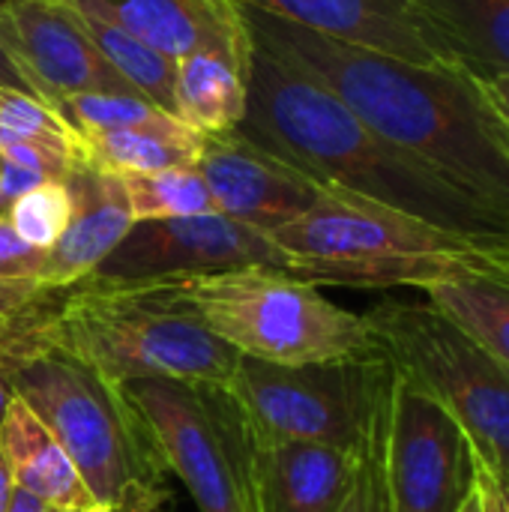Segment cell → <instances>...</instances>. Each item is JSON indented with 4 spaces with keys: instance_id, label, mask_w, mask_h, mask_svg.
<instances>
[{
    "instance_id": "obj_29",
    "label": "cell",
    "mask_w": 509,
    "mask_h": 512,
    "mask_svg": "<svg viewBox=\"0 0 509 512\" xmlns=\"http://www.w3.org/2000/svg\"><path fill=\"white\" fill-rule=\"evenodd\" d=\"M381 450H384V432L378 444L363 456L354 489L348 501L342 504L339 512H390L387 504V486H384V465H381Z\"/></svg>"
},
{
    "instance_id": "obj_32",
    "label": "cell",
    "mask_w": 509,
    "mask_h": 512,
    "mask_svg": "<svg viewBox=\"0 0 509 512\" xmlns=\"http://www.w3.org/2000/svg\"><path fill=\"white\" fill-rule=\"evenodd\" d=\"M477 492L483 498L486 512H509V480L489 471L480 459H477Z\"/></svg>"
},
{
    "instance_id": "obj_39",
    "label": "cell",
    "mask_w": 509,
    "mask_h": 512,
    "mask_svg": "<svg viewBox=\"0 0 509 512\" xmlns=\"http://www.w3.org/2000/svg\"><path fill=\"white\" fill-rule=\"evenodd\" d=\"M456 512H486L483 510V498H480V492H477V477H474V489H471V495L462 501V507Z\"/></svg>"
},
{
    "instance_id": "obj_11",
    "label": "cell",
    "mask_w": 509,
    "mask_h": 512,
    "mask_svg": "<svg viewBox=\"0 0 509 512\" xmlns=\"http://www.w3.org/2000/svg\"><path fill=\"white\" fill-rule=\"evenodd\" d=\"M243 267L291 270L270 234L222 213L135 222L117 249L81 282L153 285Z\"/></svg>"
},
{
    "instance_id": "obj_26",
    "label": "cell",
    "mask_w": 509,
    "mask_h": 512,
    "mask_svg": "<svg viewBox=\"0 0 509 512\" xmlns=\"http://www.w3.org/2000/svg\"><path fill=\"white\" fill-rule=\"evenodd\" d=\"M3 216L24 243L48 252L72 219V192L66 180H45L12 201Z\"/></svg>"
},
{
    "instance_id": "obj_40",
    "label": "cell",
    "mask_w": 509,
    "mask_h": 512,
    "mask_svg": "<svg viewBox=\"0 0 509 512\" xmlns=\"http://www.w3.org/2000/svg\"><path fill=\"white\" fill-rule=\"evenodd\" d=\"M159 507H162V501H150V504H135L123 512H159Z\"/></svg>"
},
{
    "instance_id": "obj_6",
    "label": "cell",
    "mask_w": 509,
    "mask_h": 512,
    "mask_svg": "<svg viewBox=\"0 0 509 512\" xmlns=\"http://www.w3.org/2000/svg\"><path fill=\"white\" fill-rule=\"evenodd\" d=\"M192 315L240 357L303 366L384 357L366 315L285 270L243 267L168 282Z\"/></svg>"
},
{
    "instance_id": "obj_12",
    "label": "cell",
    "mask_w": 509,
    "mask_h": 512,
    "mask_svg": "<svg viewBox=\"0 0 509 512\" xmlns=\"http://www.w3.org/2000/svg\"><path fill=\"white\" fill-rule=\"evenodd\" d=\"M0 48L51 108L81 93H135L99 54L69 0H0Z\"/></svg>"
},
{
    "instance_id": "obj_24",
    "label": "cell",
    "mask_w": 509,
    "mask_h": 512,
    "mask_svg": "<svg viewBox=\"0 0 509 512\" xmlns=\"http://www.w3.org/2000/svg\"><path fill=\"white\" fill-rule=\"evenodd\" d=\"M120 180L135 222L219 213L204 177L195 168H168V171L132 174Z\"/></svg>"
},
{
    "instance_id": "obj_38",
    "label": "cell",
    "mask_w": 509,
    "mask_h": 512,
    "mask_svg": "<svg viewBox=\"0 0 509 512\" xmlns=\"http://www.w3.org/2000/svg\"><path fill=\"white\" fill-rule=\"evenodd\" d=\"M15 399V390H12V381H9V375L0 369V423H3V417H6V408H9V402Z\"/></svg>"
},
{
    "instance_id": "obj_10",
    "label": "cell",
    "mask_w": 509,
    "mask_h": 512,
    "mask_svg": "<svg viewBox=\"0 0 509 512\" xmlns=\"http://www.w3.org/2000/svg\"><path fill=\"white\" fill-rule=\"evenodd\" d=\"M381 465L390 512H456L477 477V453L465 429L396 366Z\"/></svg>"
},
{
    "instance_id": "obj_27",
    "label": "cell",
    "mask_w": 509,
    "mask_h": 512,
    "mask_svg": "<svg viewBox=\"0 0 509 512\" xmlns=\"http://www.w3.org/2000/svg\"><path fill=\"white\" fill-rule=\"evenodd\" d=\"M0 129L48 141L60 150H69L75 159V129L51 105L24 90L0 87Z\"/></svg>"
},
{
    "instance_id": "obj_19",
    "label": "cell",
    "mask_w": 509,
    "mask_h": 512,
    "mask_svg": "<svg viewBox=\"0 0 509 512\" xmlns=\"http://www.w3.org/2000/svg\"><path fill=\"white\" fill-rule=\"evenodd\" d=\"M417 15L450 63L477 75L509 72V0H417Z\"/></svg>"
},
{
    "instance_id": "obj_42",
    "label": "cell",
    "mask_w": 509,
    "mask_h": 512,
    "mask_svg": "<svg viewBox=\"0 0 509 512\" xmlns=\"http://www.w3.org/2000/svg\"><path fill=\"white\" fill-rule=\"evenodd\" d=\"M507 267H509V243H507Z\"/></svg>"
},
{
    "instance_id": "obj_28",
    "label": "cell",
    "mask_w": 509,
    "mask_h": 512,
    "mask_svg": "<svg viewBox=\"0 0 509 512\" xmlns=\"http://www.w3.org/2000/svg\"><path fill=\"white\" fill-rule=\"evenodd\" d=\"M0 162L27 168L45 180H66L75 168V159L69 150H60L39 138H24L6 129H0Z\"/></svg>"
},
{
    "instance_id": "obj_34",
    "label": "cell",
    "mask_w": 509,
    "mask_h": 512,
    "mask_svg": "<svg viewBox=\"0 0 509 512\" xmlns=\"http://www.w3.org/2000/svg\"><path fill=\"white\" fill-rule=\"evenodd\" d=\"M471 72V69H468ZM474 78L480 81V87L495 99V105L507 114L509 120V72L507 75H477L474 72Z\"/></svg>"
},
{
    "instance_id": "obj_17",
    "label": "cell",
    "mask_w": 509,
    "mask_h": 512,
    "mask_svg": "<svg viewBox=\"0 0 509 512\" xmlns=\"http://www.w3.org/2000/svg\"><path fill=\"white\" fill-rule=\"evenodd\" d=\"M363 456L309 441L258 444L261 512H339L348 501Z\"/></svg>"
},
{
    "instance_id": "obj_2",
    "label": "cell",
    "mask_w": 509,
    "mask_h": 512,
    "mask_svg": "<svg viewBox=\"0 0 509 512\" xmlns=\"http://www.w3.org/2000/svg\"><path fill=\"white\" fill-rule=\"evenodd\" d=\"M246 93V117L237 132L315 183L387 204L462 237L486 243L509 240L504 213L381 138L297 63L255 45Z\"/></svg>"
},
{
    "instance_id": "obj_18",
    "label": "cell",
    "mask_w": 509,
    "mask_h": 512,
    "mask_svg": "<svg viewBox=\"0 0 509 512\" xmlns=\"http://www.w3.org/2000/svg\"><path fill=\"white\" fill-rule=\"evenodd\" d=\"M0 453L15 489L54 512H81L93 504V495L69 453L18 396L9 402L0 423Z\"/></svg>"
},
{
    "instance_id": "obj_33",
    "label": "cell",
    "mask_w": 509,
    "mask_h": 512,
    "mask_svg": "<svg viewBox=\"0 0 509 512\" xmlns=\"http://www.w3.org/2000/svg\"><path fill=\"white\" fill-rule=\"evenodd\" d=\"M42 288L39 279H0V318L27 306Z\"/></svg>"
},
{
    "instance_id": "obj_35",
    "label": "cell",
    "mask_w": 509,
    "mask_h": 512,
    "mask_svg": "<svg viewBox=\"0 0 509 512\" xmlns=\"http://www.w3.org/2000/svg\"><path fill=\"white\" fill-rule=\"evenodd\" d=\"M0 87H15V90H24V93H30V87H27V81L21 78V72L12 66V60L3 54V48H0ZM33 96V93H30Z\"/></svg>"
},
{
    "instance_id": "obj_20",
    "label": "cell",
    "mask_w": 509,
    "mask_h": 512,
    "mask_svg": "<svg viewBox=\"0 0 509 512\" xmlns=\"http://www.w3.org/2000/svg\"><path fill=\"white\" fill-rule=\"evenodd\" d=\"M246 75L216 51H192L177 60L174 72V117L198 132L219 135L240 126L246 117Z\"/></svg>"
},
{
    "instance_id": "obj_25",
    "label": "cell",
    "mask_w": 509,
    "mask_h": 512,
    "mask_svg": "<svg viewBox=\"0 0 509 512\" xmlns=\"http://www.w3.org/2000/svg\"><path fill=\"white\" fill-rule=\"evenodd\" d=\"M75 132H108V129H156L186 132V126L138 93H81L57 102L54 108ZM192 132V129H189Z\"/></svg>"
},
{
    "instance_id": "obj_31",
    "label": "cell",
    "mask_w": 509,
    "mask_h": 512,
    "mask_svg": "<svg viewBox=\"0 0 509 512\" xmlns=\"http://www.w3.org/2000/svg\"><path fill=\"white\" fill-rule=\"evenodd\" d=\"M45 183V177L27 171V168H18V165H9V162H0V207L6 213V207L12 201H18L24 192H30L33 186Z\"/></svg>"
},
{
    "instance_id": "obj_14",
    "label": "cell",
    "mask_w": 509,
    "mask_h": 512,
    "mask_svg": "<svg viewBox=\"0 0 509 512\" xmlns=\"http://www.w3.org/2000/svg\"><path fill=\"white\" fill-rule=\"evenodd\" d=\"M306 30L432 69H462L426 33L417 0H237Z\"/></svg>"
},
{
    "instance_id": "obj_15",
    "label": "cell",
    "mask_w": 509,
    "mask_h": 512,
    "mask_svg": "<svg viewBox=\"0 0 509 512\" xmlns=\"http://www.w3.org/2000/svg\"><path fill=\"white\" fill-rule=\"evenodd\" d=\"M111 21L171 60L216 51L249 75L252 36L237 0H93Z\"/></svg>"
},
{
    "instance_id": "obj_30",
    "label": "cell",
    "mask_w": 509,
    "mask_h": 512,
    "mask_svg": "<svg viewBox=\"0 0 509 512\" xmlns=\"http://www.w3.org/2000/svg\"><path fill=\"white\" fill-rule=\"evenodd\" d=\"M45 252L24 243L6 216H0V279H39Z\"/></svg>"
},
{
    "instance_id": "obj_9",
    "label": "cell",
    "mask_w": 509,
    "mask_h": 512,
    "mask_svg": "<svg viewBox=\"0 0 509 512\" xmlns=\"http://www.w3.org/2000/svg\"><path fill=\"white\" fill-rule=\"evenodd\" d=\"M198 512H261L258 441L228 387L144 378L120 384Z\"/></svg>"
},
{
    "instance_id": "obj_4",
    "label": "cell",
    "mask_w": 509,
    "mask_h": 512,
    "mask_svg": "<svg viewBox=\"0 0 509 512\" xmlns=\"http://www.w3.org/2000/svg\"><path fill=\"white\" fill-rule=\"evenodd\" d=\"M51 336L117 387L144 378L228 387L240 357L168 282L60 288Z\"/></svg>"
},
{
    "instance_id": "obj_36",
    "label": "cell",
    "mask_w": 509,
    "mask_h": 512,
    "mask_svg": "<svg viewBox=\"0 0 509 512\" xmlns=\"http://www.w3.org/2000/svg\"><path fill=\"white\" fill-rule=\"evenodd\" d=\"M12 498H15V483H12L9 465H6V459H3V453H0V512H9Z\"/></svg>"
},
{
    "instance_id": "obj_3",
    "label": "cell",
    "mask_w": 509,
    "mask_h": 512,
    "mask_svg": "<svg viewBox=\"0 0 509 512\" xmlns=\"http://www.w3.org/2000/svg\"><path fill=\"white\" fill-rule=\"evenodd\" d=\"M270 240L288 255V273L312 285L426 291L468 276L509 279V240L462 237L345 189H327Z\"/></svg>"
},
{
    "instance_id": "obj_16",
    "label": "cell",
    "mask_w": 509,
    "mask_h": 512,
    "mask_svg": "<svg viewBox=\"0 0 509 512\" xmlns=\"http://www.w3.org/2000/svg\"><path fill=\"white\" fill-rule=\"evenodd\" d=\"M66 186L72 192V219L63 237L45 252L39 273L45 288H72L87 279L135 225L120 177L75 165Z\"/></svg>"
},
{
    "instance_id": "obj_41",
    "label": "cell",
    "mask_w": 509,
    "mask_h": 512,
    "mask_svg": "<svg viewBox=\"0 0 509 512\" xmlns=\"http://www.w3.org/2000/svg\"><path fill=\"white\" fill-rule=\"evenodd\" d=\"M81 512H117L111 504H102V501H93L90 507H84Z\"/></svg>"
},
{
    "instance_id": "obj_22",
    "label": "cell",
    "mask_w": 509,
    "mask_h": 512,
    "mask_svg": "<svg viewBox=\"0 0 509 512\" xmlns=\"http://www.w3.org/2000/svg\"><path fill=\"white\" fill-rule=\"evenodd\" d=\"M78 12L87 36L99 48V54L117 69V75L144 99L174 114V72L177 60L165 57L153 45L141 42L117 21H111L93 0H69Z\"/></svg>"
},
{
    "instance_id": "obj_23",
    "label": "cell",
    "mask_w": 509,
    "mask_h": 512,
    "mask_svg": "<svg viewBox=\"0 0 509 512\" xmlns=\"http://www.w3.org/2000/svg\"><path fill=\"white\" fill-rule=\"evenodd\" d=\"M429 303L509 369V279L468 276L426 288Z\"/></svg>"
},
{
    "instance_id": "obj_21",
    "label": "cell",
    "mask_w": 509,
    "mask_h": 512,
    "mask_svg": "<svg viewBox=\"0 0 509 512\" xmlns=\"http://www.w3.org/2000/svg\"><path fill=\"white\" fill-rule=\"evenodd\" d=\"M198 132H156V129H108L75 132V165L111 177L156 174L168 168H195L201 153Z\"/></svg>"
},
{
    "instance_id": "obj_7",
    "label": "cell",
    "mask_w": 509,
    "mask_h": 512,
    "mask_svg": "<svg viewBox=\"0 0 509 512\" xmlns=\"http://www.w3.org/2000/svg\"><path fill=\"white\" fill-rule=\"evenodd\" d=\"M390 384L387 354L303 366L237 357L228 393L258 444L309 441L366 456L384 432Z\"/></svg>"
},
{
    "instance_id": "obj_13",
    "label": "cell",
    "mask_w": 509,
    "mask_h": 512,
    "mask_svg": "<svg viewBox=\"0 0 509 512\" xmlns=\"http://www.w3.org/2000/svg\"><path fill=\"white\" fill-rule=\"evenodd\" d=\"M195 171L204 177L216 210L264 234L312 210L327 186L243 138L237 129L204 135Z\"/></svg>"
},
{
    "instance_id": "obj_8",
    "label": "cell",
    "mask_w": 509,
    "mask_h": 512,
    "mask_svg": "<svg viewBox=\"0 0 509 512\" xmlns=\"http://www.w3.org/2000/svg\"><path fill=\"white\" fill-rule=\"evenodd\" d=\"M387 360L465 429L477 459L509 480V369L429 300L366 312Z\"/></svg>"
},
{
    "instance_id": "obj_5",
    "label": "cell",
    "mask_w": 509,
    "mask_h": 512,
    "mask_svg": "<svg viewBox=\"0 0 509 512\" xmlns=\"http://www.w3.org/2000/svg\"><path fill=\"white\" fill-rule=\"evenodd\" d=\"M9 381L69 453L93 501L117 512L162 501L165 465L123 387L60 348L51 333L15 357Z\"/></svg>"
},
{
    "instance_id": "obj_37",
    "label": "cell",
    "mask_w": 509,
    "mask_h": 512,
    "mask_svg": "<svg viewBox=\"0 0 509 512\" xmlns=\"http://www.w3.org/2000/svg\"><path fill=\"white\" fill-rule=\"evenodd\" d=\"M9 512H54L51 507H45L42 501H36V498H30V495H24V492H18L15 489V498H12V507Z\"/></svg>"
},
{
    "instance_id": "obj_1",
    "label": "cell",
    "mask_w": 509,
    "mask_h": 512,
    "mask_svg": "<svg viewBox=\"0 0 509 512\" xmlns=\"http://www.w3.org/2000/svg\"><path fill=\"white\" fill-rule=\"evenodd\" d=\"M258 48L327 84L381 138L509 219V120L468 69H432L237 3Z\"/></svg>"
},
{
    "instance_id": "obj_43",
    "label": "cell",
    "mask_w": 509,
    "mask_h": 512,
    "mask_svg": "<svg viewBox=\"0 0 509 512\" xmlns=\"http://www.w3.org/2000/svg\"><path fill=\"white\" fill-rule=\"evenodd\" d=\"M0 216H3V207H0Z\"/></svg>"
}]
</instances>
